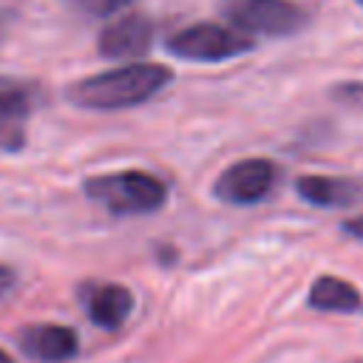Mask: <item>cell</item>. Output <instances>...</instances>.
Segmentation results:
<instances>
[{"label": "cell", "mask_w": 363, "mask_h": 363, "mask_svg": "<svg viewBox=\"0 0 363 363\" xmlns=\"http://www.w3.org/2000/svg\"><path fill=\"white\" fill-rule=\"evenodd\" d=\"M37 99H40L37 85L20 82V79H11V77H0V116L26 119L34 111Z\"/></svg>", "instance_id": "obj_11"}, {"label": "cell", "mask_w": 363, "mask_h": 363, "mask_svg": "<svg viewBox=\"0 0 363 363\" xmlns=\"http://www.w3.org/2000/svg\"><path fill=\"white\" fill-rule=\"evenodd\" d=\"M153 45V23L145 14H125L99 31L96 48L111 60H136L145 57Z\"/></svg>", "instance_id": "obj_6"}, {"label": "cell", "mask_w": 363, "mask_h": 363, "mask_svg": "<svg viewBox=\"0 0 363 363\" xmlns=\"http://www.w3.org/2000/svg\"><path fill=\"white\" fill-rule=\"evenodd\" d=\"M88 199L102 204L113 216H139V213H153L164 204L167 190L164 184L142 170H125V173H111V176H94L85 182Z\"/></svg>", "instance_id": "obj_2"}, {"label": "cell", "mask_w": 363, "mask_h": 363, "mask_svg": "<svg viewBox=\"0 0 363 363\" xmlns=\"http://www.w3.org/2000/svg\"><path fill=\"white\" fill-rule=\"evenodd\" d=\"M278 176L281 170L269 159H241L216 179L213 193L227 204H258L275 190Z\"/></svg>", "instance_id": "obj_5"}, {"label": "cell", "mask_w": 363, "mask_h": 363, "mask_svg": "<svg viewBox=\"0 0 363 363\" xmlns=\"http://www.w3.org/2000/svg\"><path fill=\"white\" fill-rule=\"evenodd\" d=\"M20 349L37 363H65L77 354L79 337L62 323H34L20 332Z\"/></svg>", "instance_id": "obj_7"}, {"label": "cell", "mask_w": 363, "mask_h": 363, "mask_svg": "<svg viewBox=\"0 0 363 363\" xmlns=\"http://www.w3.org/2000/svg\"><path fill=\"white\" fill-rule=\"evenodd\" d=\"M71 9L82 11V14H94V17H108L119 9H125L130 0H65Z\"/></svg>", "instance_id": "obj_13"}, {"label": "cell", "mask_w": 363, "mask_h": 363, "mask_svg": "<svg viewBox=\"0 0 363 363\" xmlns=\"http://www.w3.org/2000/svg\"><path fill=\"white\" fill-rule=\"evenodd\" d=\"M164 45L170 54H176L182 60L221 62V60H233V57L250 51L252 40L238 28H227V26H216V23H196V26H187V28L170 34Z\"/></svg>", "instance_id": "obj_4"}, {"label": "cell", "mask_w": 363, "mask_h": 363, "mask_svg": "<svg viewBox=\"0 0 363 363\" xmlns=\"http://www.w3.org/2000/svg\"><path fill=\"white\" fill-rule=\"evenodd\" d=\"M332 94H335V99H340L346 105H363V82H343Z\"/></svg>", "instance_id": "obj_14"}, {"label": "cell", "mask_w": 363, "mask_h": 363, "mask_svg": "<svg viewBox=\"0 0 363 363\" xmlns=\"http://www.w3.org/2000/svg\"><path fill=\"white\" fill-rule=\"evenodd\" d=\"M340 233H346V235L354 238V241H363V216H354V218L343 221V224H340Z\"/></svg>", "instance_id": "obj_15"}, {"label": "cell", "mask_w": 363, "mask_h": 363, "mask_svg": "<svg viewBox=\"0 0 363 363\" xmlns=\"http://www.w3.org/2000/svg\"><path fill=\"white\" fill-rule=\"evenodd\" d=\"M23 119L0 116V150H20L26 142V130L20 125Z\"/></svg>", "instance_id": "obj_12"}, {"label": "cell", "mask_w": 363, "mask_h": 363, "mask_svg": "<svg viewBox=\"0 0 363 363\" xmlns=\"http://www.w3.org/2000/svg\"><path fill=\"white\" fill-rule=\"evenodd\" d=\"M221 14L244 34L289 37L301 31L309 17L292 0H221Z\"/></svg>", "instance_id": "obj_3"}, {"label": "cell", "mask_w": 363, "mask_h": 363, "mask_svg": "<svg viewBox=\"0 0 363 363\" xmlns=\"http://www.w3.org/2000/svg\"><path fill=\"white\" fill-rule=\"evenodd\" d=\"M295 190L303 201L326 210L352 207L363 199V182L349 176H298Z\"/></svg>", "instance_id": "obj_9"}, {"label": "cell", "mask_w": 363, "mask_h": 363, "mask_svg": "<svg viewBox=\"0 0 363 363\" xmlns=\"http://www.w3.org/2000/svg\"><path fill=\"white\" fill-rule=\"evenodd\" d=\"M0 363H14V357H11V354H6V352L0 349Z\"/></svg>", "instance_id": "obj_17"}, {"label": "cell", "mask_w": 363, "mask_h": 363, "mask_svg": "<svg viewBox=\"0 0 363 363\" xmlns=\"http://www.w3.org/2000/svg\"><path fill=\"white\" fill-rule=\"evenodd\" d=\"M173 71L159 62H128L113 71L85 77L68 88V99L79 108L94 111H119L133 108L170 85Z\"/></svg>", "instance_id": "obj_1"}, {"label": "cell", "mask_w": 363, "mask_h": 363, "mask_svg": "<svg viewBox=\"0 0 363 363\" xmlns=\"http://www.w3.org/2000/svg\"><path fill=\"white\" fill-rule=\"evenodd\" d=\"M11 286H14V269H9V267L0 264V298H3Z\"/></svg>", "instance_id": "obj_16"}, {"label": "cell", "mask_w": 363, "mask_h": 363, "mask_svg": "<svg viewBox=\"0 0 363 363\" xmlns=\"http://www.w3.org/2000/svg\"><path fill=\"white\" fill-rule=\"evenodd\" d=\"M79 298L88 318L102 329H119L133 309V295L122 284H85Z\"/></svg>", "instance_id": "obj_8"}, {"label": "cell", "mask_w": 363, "mask_h": 363, "mask_svg": "<svg viewBox=\"0 0 363 363\" xmlns=\"http://www.w3.org/2000/svg\"><path fill=\"white\" fill-rule=\"evenodd\" d=\"M354 3H357V6H363V0H354Z\"/></svg>", "instance_id": "obj_18"}, {"label": "cell", "mask_w": 363, "mask_h": 363, "mask_svg": "<svg viewBox=\"0 0 363 363\" xmlns=\"http://www.w3.org/2000/svg\"><path fill=\"white\" fill-rule=\"evenodd\" d=\"M306 303L318 312H360L363 295L357 292L354 284H349L337 275H320L309 286Z\"/></svg>", "instance_id": "obj_10"}]
</instances>
